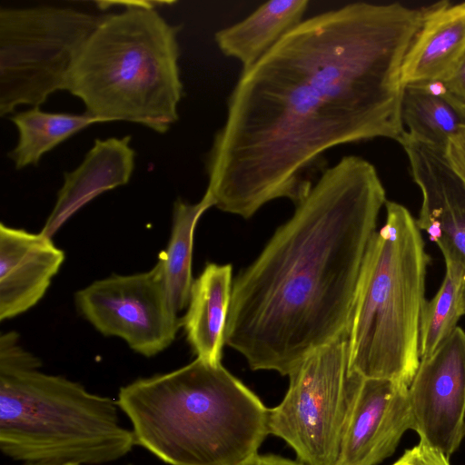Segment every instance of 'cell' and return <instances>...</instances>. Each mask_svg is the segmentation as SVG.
Returning a JSON list of instances; mask_svg holds the SVG:
<instances>
[{"instance_id": "6da1fadb", "label": "cell", "mask_w": 465, "mask_h": 465, "mask_svg": "<svg viewBox=\"0 0 465 465\" xmlns=\"http://www.w3.org/2000/svg\"><path fill=\"white\" fill-rule=\"evenodd\" d=\"M423 7L351 3L303 20L242 71L206 157V193L251 218L271 201L295 205L327 168L329 149L400 141L404 56Z\"/></svg>"}, {"instance_id": "7a4b0ae2", "label": "cell", "mask_w": 465, "mask_h": 465, "mask_svg": "<svg viewBox=\"0 0 465 465\" xmlns=\"http://www.w3.org/2000/svg\"><path fill=\"white\" fill-rule=\"evenodd\" d=\"M386 193L357 155L327 167L232 283L225 344L252 371L290 375L348 333L361 270Z\"/></svg>"}, {"instance_id": "3957f363", "label": "cell", "mask_w": 465, "mask_h": 465, "mask_svg": "<svg viewBox=\"0 0 465 465\" xmlns=\"http://www.w3.org/2000/svg\"><path fill=\"white\" fill-rule=\"evenodd\" d=\"M135 443L170 465H242L269 433V411L222 363L196 358L120 389Z\"/></svg>"}, {"instance_id": "277c9868", "label": "cell", "mask_w": 465, "mask_h": 465, "mask_svg": "<svg viewBox=\"0 0 465 465\" xmlns=\"http://www.w3.org/2000/svg\"><path fill=\"white\" fill-rule=\"evenodd\" d=\"M40 361L0 337V449L15 460L96 465L128 454L135 443L119 405L80 383L39 371Z\"/></svg>"}, {"instance_id": "5b68a950", "label": "cell", "mask_w": 465, "mask_h": 465, "mask_svg": "<svg viewBox=\"0 0 465 465\" xmlns=\"http://www.w3.org/2000/svg\"><path fill=\"white\" fill-rule=\"evenodd\" d=\"M180 30L154 9L100 15L67 90L101 123L125 121L166 133L179 118L183 95Z\"/></svg>"}, {"instance_id": "8992f818", "label": "cell", "mask_w": 465, "mask_h": 465, "mask_svg": "<svg viewBox=\"0 0 465 465\" xmlns=\"http://www.w3.org/2000/svg\"><path fill=\"white\" fill-rule=\"evenodd\" d=\"M385 207V223L370 242L357 284L348 329L349 370L409 387L420 364L430 256L410 211L392 201Z\"/></svg>"}, {"instance_id": "52a82bcc", "label": "cell", "mask_w": 465, "mask_h": 465, "mask_svg": "<svg viewBox=\"0 0 465 465\" xmlns=\"http://www.w3.org/2000/svg\"><path fill=\"white\" fill-rule=\"evenodd\" d=\"M100 15L73 8L0 10V116L40 106L67 90L71 73Z\"/></svg>"}, {"instance_id": "ba28073f", "label": "cell", "mask_w": 465, "mask_h": 465, "mask_svg": "<svg viewBox=\"0 0 465 465\" xmlns=\"http://www.w3.org/2000/svg\"><path fill=\"white\" fill-rule=\"evenodd\" d=\"M289 378L283 400L270 409L269 433L302 465H336L363 381L349 370L348 333L310 353Z\"/></svg>"}, {"instance_id": "9c48e42d", "label": "cell", "mask_w": 465, "mask_h": 465, "mask_svg": "<svg viewBox=\"0 0 465 465\" xmlns=\"http://www.w3.org/2000/svg\"><path fill=\"white\" fill-rule=\"evenodd\" d=\"M75 304L99 332L146 357L168 348L182 325L159 262L148 272L94 282L75 293Z\"/></svg>"}, {"instance_id": "30bf717a", "label": "cell", "mask_w": 465, "mask_h": 465, "mask_svg": "<svg viewBox=\"0 0 465 465\" xmlns=\"http://www.w3.org/2000/svg\"><path fill=\"white\" fill-rule=\"evenodd\" d=\"M408 397L411 430L450 457L464 437L465 331L460 327L420 360Z\"/></svg>"}, {"instance_id": "8fae6325", "label": "cell", "mask_w": 465, "mask_h": 465, "mask_svg": "<svg viewBox=\"0 0 465 465\" xmlns=\"http://www.w3.org/2000/svg\"><path fill=\"white\" fill-rule=\"evenodd\" d=\"M399 143L422 195L419 229L438 245L445 263L457 264L464 272L465 313V183L450 166L445 150L416 141L406 132Z\"/></svg>"}, {"instance_id": "7c38bea8", "label": "cell", "mask_w": 465, "mask_h": 465, "mask_svg": "<svg viewBox=\"0 0 465 465\" xmlns=\"http://www.w3.org/2000/svg\"><path fill=\"white\" fill-rule=\"evenodd\" d=\"M408 386L363 379L336 465H377L392 455L412 427Z\"/></svg>"}, {"instance_id": "4fadbf2b", "label": "cell", "mask_w": 465, "mask_h": 465, "mask_svg": "<svg viewBox=\"0 0 465 465\" xmlns=\"http://www.w3.org/2000/svg\"><path fill=\"white\" fill-rule=\"evenodd\" d=\"M64 261V252L42 232L0 224V320L34 307Z\"/></svg>"}, {"instance_id": "5bb4252c", "label": "cell", "mask_w": 465, "mask_h": 465, "mask_svg": "<svg viewBox=\"0 0 465 465\" xmlns=\"http://www.w3.org/2000/svg\"><path fill=\"white\" fill-rule=\"evenodd\" d=\"M135 151L131 136L95 139L82 163L64 174L54 208L40 232L52 236L83 206L132 177Z\"/></svg>"}, {"instance_id": "9a60e30c", "label": "cell", "mask_w": 465, "mask_h": 465, "mask_svg": "<svg viewBox=\"0 0 465 465\" xmlns=\"http://www.w3.org/2000/svg\"><path fill=\"white\" fill-rule=\"evenodd\" d=\"M465 54V2L424 7L421 25L404 56V86L442 82Z\"/></svg>"}, {"instance_id": "2e32d148", "label": "cell", "mask_w": 465, "mask_h": 465, "mask_svg": "<svg viewBox=\"0 0 465 465\" xmlns=\"http://www.w3.org/2000/svg\"><path fill=\"white\" fill-rule=\"evenodd\" d=\"M232 283L231 264L207 263L193 282L182 320L196 358L212 364L222 363Z\"/></svg>"}, {"instance_id": "e0dca14e", "label": "cell", "mask_w": 465, "mask_h": 465, "mask_svg": "<svg viewBox=\"0 0 465 465\" xmlns=\"http://www.w3.org/2000/svg\"><path fill=\"white\" fill-rule=\"evenodd\" d=\"M308 5L307 0L268 1L243 20L217 31L214 40L225 56L248 70L303 21Z\"/></svg>"}, {"instance_id": "ac0fdd59", "label": "cell", "mask_w": 465, "mask_h": 465, "mask_svg": "<svg viewBox=\"0 0 465 465\" xmlns=\"http://www.w3.org/2000/svg\"><path fill=\"white\" fill-rule=\"evenodd\" d=\"M401 117L410 137L446 150L465 128V104L440 82L406 85Z\"/></svg>"}, {"instance_id": "d6986e66", "label": "cell", "mask_w": 465, "mask_h": 465, "mask_svg": "<svg viewBox=\"0 0 465 465\" xmlns=\"http://www.w3.org/2000/svg\"><path fill=\"white\" fill-rule=\"evenodd\" d=\"M213 206V201L206 192L196 203H188L181 199L173 203L169 242L158 262L163 267L166 289L177 312L188 305L194 281L192 273L194 230L203 213Z\"/></svg>"}, {"instance_id": "ffe728a7", "label": "cell", "mask_w": 465, "mask_h": 465, "mask_svg": "<svg viewBox=\"0 0 465 465\" xmlns=\"http://www.w3.org/2000/svg\"><path fill=\"white\" fill-rule=\"evenodd\" d=\"M10 120L18 130V143L8 153L17 170L37 165L42 156L58 144L94 124L97 118L82 114L48 113L39 106L17 113Z\"/></svg>"}, {"instance_id": "44dd1931", "label": "cell", "mask_w": 465, "mask_h": 465, "mask_svg": "<svg viewBox=\"0 0 465 465\" xmlns=\"http://www.w3.org/2000/svg\"><path fill=\"white\" fill-rule=\"evenodd\" d=\"M446 272L440 289L430 301H426L420 319V360L432 354L454 331L464 315L462 291L464 272L454 263H445Z\"/></svg>"}, {"instance_id": "7402d4cb", "label": "cell", "mask_w": 465, "mask_h": 465, "mask_svg": "<svg viewBox=\"0 0 465 465\" xmlns=\"http://www.w3.org/2000/svg\"><path fill=\"white\" fill-rule=\"evenodd\" d=\"M393 465H450L449 457L441 450L426 441L420 442L411 449L406 450L403 455Z\"/></svg>"}, {"instance_id": "603a6c76", "label": "cell", "mask_w": 465, "mask_h": 465, "mask_svg": "<svg viewBox=\"0 0 465 465\" xmlns=\"http://www.w3.org/2000/svg\"><path fill=\"white\" fill-rule=\"evenodd\" d=\"M445 154L450 166L465 183V128L450 141Z\"/></svg>"}, {"instance_id": "cb8c5ba5", "label": "cell", "mask_w": 465, "mask_h": 465, "mask_svg": "<svg viewBox=\"0 0 465 465\" xmlns=\"http://www.w3.org/2000/svg\"><path fill=\"white\" fill-rule=\"evenodd\" d=\"M440 83L450 93L465 104V54L450 74Z\"/></svg>"}, {"instance_id": "d4e9b609", "label": "cell", "mask_w": 465, "mask_h": 465, "mask_svg": "<svg viewBox=\"0 0 465 465\" xmlns=\"http://www.w3.org/2000/svg\"><path fill=\"white\" fill-rule=\"evenodd\" d=\"M173 1H155V0H138V1H97L96 5L100 9L105 10L114 5L124 6V9L128 8H143L154 9L163 5H173Z\"/></svg>"}, {"instance_id": "484cf974", "label": "cell", "mask_w": 465, "mask_h": 465, "mask_svg": "<svg viewBox=\"0 0 465 465\" xmlns=\"http://www.w3.org/2000/svg\"><path fill=\"white\" fill-rule=\"evenodd\" d=\"M242 465H302L299 461H293L276 455L256 454Z\"/></svg>"}, {"instance_id": "4316f807", "label": "cell", "mask_w": 465, "mask_h": 465, "mask_svg": "<svg viewBox=\"0 0 465 465\" xmlns=\"http://www.w3.org/2000/svg\"><path fill=\"white\" fill-rule=\"evenodd\" d=\"M24 465H63V464L53 463V462H26Z\"/></svg>"}, {"instance_id": "83f0119b", "label": "cell", "mask_w": 465, "mask_h": 465, "mask_svg": "<svg viewBox=\"0 0 465 465\" xmlns=\"http://www.w3.org/2000/svg\"><path fill=\"white\" fill-rule=\"evenodd\" d=\"M463 435L465 436V413H464V419H463Z\"/></svg>"}, {"instance_id": "f1b7e54d", "label": "cell", "mask_w": 465, "mask_h": 465, "mask_svg": "<svg viewBox=\"0 0 465 465\" xmlns=\"http://www.w3.org/2000/svg\"><path fill=\"white\" fill-rule=\"evenodd\" d=\"M393 465V464H392Z\"/></svg>"}]
</instances>
